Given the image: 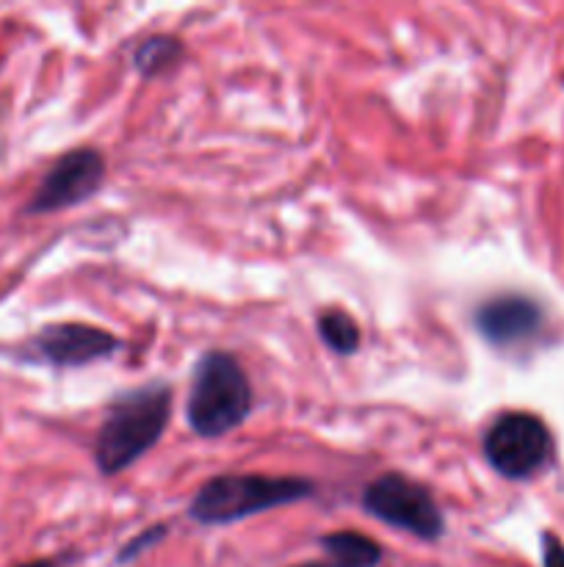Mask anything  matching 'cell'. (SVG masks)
Returning a JSON list of instances; mask_svg holds the SVG:
<instances>
[{"label": "cell", "instance_id": "30bf717a", "mask_svg": "<svg viewBox=\"0 0 564 567\" xmlns=\"http://www.w3.org/2000/svg\"><path fill=\"white\" fill-rule=\"evenodd\" d=\"M318 332L326 347L337 354H352L359 347V327L343 310H326L318 316Z\"/></svg>", "mask_w": 564, "mask_h": 567}, {"label": "cell", "instance_id": "8992f818", "mask_svg": "<svg viewBox=\"0 0 564 567\" xmlns=\"http://www.w3.org/2000/svg\"><path fill=\"white\" fill-rule=\"evenodd\" d=\"M105 177V161L97 150L83 147L72 150L64 158L53 164V169L44 175L42 186L33 194L28 210L31 214H50V210L72 208L77 203H86Z\"/></svg>", "mask_w": 564, "mask_h": 567}, {"label": "cell", "instance_id": "52a82bcc", "mask_svg": "<svg viewBox=\"0 0 564 567\" xmlns=\"http://www.w3.org/2000/svg\"><path fill=\"white\" fill-rule=\"evenodd\" d=\"M119 347L111 332L88 324H53L44 327L31 341V352L50 365H86L108 358Z\"/></svg>", "mask_w": 564, "mask_h": 567}, {"label": "cell", "instance_id": "3957f363", "mask_svg": "<svg viewBox=\"0 0 564 567\" xmlns=\"http://www.w3.org/2000/svg\"><path fill=\"white\" fill-rule=\"evenodd\" d=\"M313 485L299 476H263V474H224L205 482L191 502V518L205 526L236 524L249 515L293 504L310 496Z\"/></svg>", "mask_w": 564, "mask_h": 567}, {"label": "cell", "instance_id": "7c38bea8", "mask_svg": "<svg viewBox=\"0 0 564 567\" xmlns=\"http://www.w3.org/2000/svg\"><path fill=\"white\" fill-rule=\"evenodd\" d=\"M160 537H164V526H158V529H153V532H144L142 537H138V540H133L130 546L125 548V551H122V563H125V559H133V557H138V554H142V548H147V546H153V543H158Z\"/></svg>", "mask_w": 564, "mask_h": 567}, {"label": "cell", "instance_id": "5bb4252c", "mask_svg": "<svg viewBox=\"0 0 564 567\" xmlns=\"http://www.w3.org/2000/svg\"><path fill=\"white\" fill-rule=\"evenodd\" d=\"M20 567H59V565L48 563V559H36V563H28V565H20Z\"/></svg>", "mask_w": 564, "mask_h": 567}, {"label": "cell", "instance_id": "ba28073f", "mask_svg": "<svg viewBox=\"0 0 564 567\" xmlns=\"http://www.w3.org/2000/svg\"><path fill=\"white\" fill-rule=\"evenodd\" d=\"M476 327L495 347H512L525 341L542 327L540 305L520 293H501L484 302L476 313Z\"/></svg>", "mask_w": 564, "mask_h": 567}, {"label": "cell", "instance_id": "9a60e30c", "mask_svg": "<svg viewBox=\"0 0 564 567\" xmlns=\"http://www.w3.org/2000/svg\"><path fill=\"white\" fill-rule=\"evenodd\" d=\"M299 567H337V565H324V563H310V565H299Z\"/></svg>", "mask_w": 564, "mask_h": 567}, {"label": "cell", "instance_id": "4fadbf2b", "mask_svg": "<svg viewBox=\"0 0 564 567\" xmlns=\"http://www.w3.org/2000/svg\"><path fill=\"white\" fill-rule=\"evenodd\" d=\"M542 551H545V567H564V546L558 537H542Z\"/></svg>", "mask_w": 564, "mask_h": 567}, {"label": "cell", "instance_id": "9c48e42d", "mask_svg": "<svg viewBox=\"0 0 564 567\" xmlns=\"http://www.w3.org/2000/svg\"><path fill=\"white\" fill-rule=\"evenodd\" d=\"M321 548L337 567H376L382 559L379 543L357 532H335L321 540Z\"/></svg>", "mask_w": 564, "mask_h": 567}, {"label": "cell", "instance_id": "277c9868", "mask_svg": "<svg viewBox=\"0 0 564 567\" xmlns=\"http://www.w3.org/2000/svg\"><path fill=\"white\" fill-rule=\"evenodd\" d=\"M363 507L382 524L409 532L420 540H437L446 529L431 493L401 474H385L370 482L363 493Z\"/></svg>", "mask_w": 564, "mask_h": 567}, {"label": "cell", "instance_id": "5b68a950", "mask_svg": "<svg viewBox=\"0 0 564 567\" xmlns=\"http://www.w3.org/2000/svg\"><path fill=\"white\" fill-rule=\"evenodd\" d=\"M551 432L531 413H503L484 435V457L506 480H525L545 465Z\"/></svg>", "mask_w": 564, "mask_h": 567}, {"label": "cell", "instance_id": "8fae6325", "mask_svg": "<svg viewBox=\"0 0 564 567\" xmlns=\"http://www.w3.org/2000/svg\"><path fill=\"white\" fill-rule=\"evenodd\" d=\"M182 48L177 39L171 37H153L136 50V66L144 75H158V72L175 66V61L180 59Z\"/></svg>", "mask_w": 564, "mask_h": 567}, {"label": "cell", "instance_id": "6da1fadb", "mask_svg": "<svg viewBox=\"0 0 564 567\" xmlns=\"http://www.w3.org/2000/svg\"><path fill=\"white\" fill-rule=\"evenodd\" d=\"M171 391L164 382L136 388L114 399L94 441V460L103 474L114 476L130 468L166 432Z\"/></svg>", "mask_w": 564, "mask_h": 567}, {"label": "cell", "instance_id": "7a4b0ae2", "mask_svg": "<svg viewBox=\"0 0 564 567\" xmlns=\"http://www.w3.org/2000/svg\"><path fill=\"white\" fill-rule=\"evenodd\" d=\"M188 424L199 437H221L252 413V385L241 363L227 352H208L194 369Z\"/></svg>", "mask_w": 564, "mask_h": 567}]
</instances>
